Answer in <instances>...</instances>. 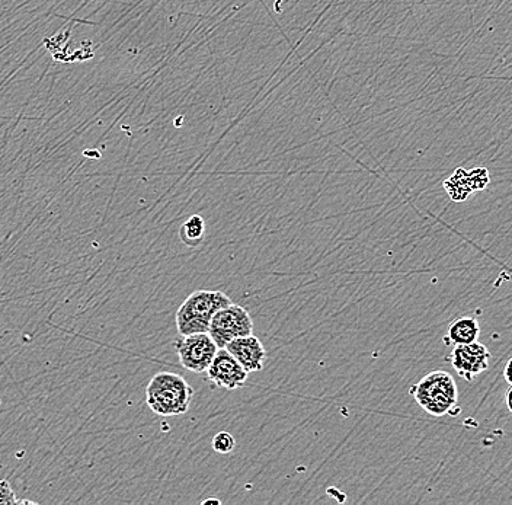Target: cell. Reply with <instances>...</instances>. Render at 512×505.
I'll list each match as a JSON object with an SVG mask.
<instances>
[{
    "label": "cell",
    "instance_id": "277c9868",
    "mask_svg": "<svg viewBox=\"0 0 512 505\" xmlns=\"http://www.w3.org/2000/svg\"><path fill=\"white\" fill-rule=\"evenodd\" d=\"M252 332L254 321L251 313L233 302L214 313L208 328V334L219 348H226L230 341L252 335Z\"/></svg>",
    "mask_w": 512,
    "mask_h": 505
},
{
    "label": "cell",
    "instance_id": "e0dca14e",
    "mask_svg": "<svg viewBox=\"0 0 512 505\" xmlns=\"http://www.w3.org/2000/svg\"><path fill=\"white\" fill-rule=\"evenodd\" d=\"M201 504H203V505H207V504L220 505V504H222V501L216 500V498H210V500L203 501V503H201Z\"/></svg>",
    "mask_w": 512,
    "mask_h": 505
},
{
    "label": "cell",
    "instance_id": "5b68a950",
    "mask_svg": "<svg viewBox=\"0 0 512 505\" xmlns=\"http://www.w3.org/2000/svg\"><path fill=\"white\" fill-rule=\"evenodd\" d=\"M175 350L179 363L185 370L204 373L207 372L219 347L208 332H200V334L181 335V338L175 341Z\"/></svg>",
    "mask_w": 512,
    "mask_h": 505
},
{
    "label": "cell",
    "instance_id": "4fadbf2b",
    "mask_svg": "<svg viewBox=\"0 0 512 505\" xmlns=\"http://www.w3.org/2000/svg\"><path fill=\"white\" fill-rule=\"evenodd\" d=\"M469 181L470 185H472L473 193H479V191L486 190V188H488L489 182H491L488 169H472V171H469Z\"/></svg>",
    "mask_w": 512,
    "mask_h": 505
},
{
    "label": "cell",
    "instance_id": "7a4b0ae2",
    "mask_svg": "<svg viewBox=\"0 0 512 505\" xmlns=\"http://www.w3.org/2000/svg\"><path fill=\"white\" fill-rule=\"evenodd\" d=\"M409 392L414 396L416 404L432 417L459 414V388L450 373L443 370L428 373Z\"/></svg>",
    "mask_w": 512,
    "mask_h": 505
},
{
    "label": "cell",
    "instance_id": "5bb4252c",
    "mask_svg": "<svg viewBox=\"0 0 512 505\" xmlns=\"http://www.w3.org/2000/svg\"><path fill=\"white\" fill-rule=\"evenodd\" d=\"M18 503L14 489L8 481H0V505H11Z\"/></svg>",
    "mask_w": 512,
    "mask_h": 505
},
{
    "label": "cell",
    "instance_id": "2e32d148",
    "mask_svg": "<svg viewBox=\"0 0 512 505\" xmlns=\"http://www.w3.org/2000/svg\"><path fill=\"white\" fill-rule=\"evenodd\" d=\"M505 404H507L508 411L512 414V386L511 389H508L507 393H505Z\"/></svg>",
    "mask_w": 512,
    "mask_h": 505
},
{
    "label": "cell",
    "instance_id": "3957f363",
    "mask_svg": "<svg viewBox=\"0 0 512 505\" xmlns=\"http://www.w3.org/2000/svg\"><path fill=\"white\" fill-rule=\"evenodd\" d=\"M230 303L232 300L229 296L214 290H198L190 294L176 312V328L179 334L208 332L214 313Z\"/></svg>",
    "mask_w": 512,
    "mask_h": 505
},
{
    "label": "cell",
    "instance_id": "9a60e30c",
    "mask_svg": "<svg viewBox=\"0 0 512 505\" xmlns=\"http://www.w3.org/2000/svg\"><path fill=\"white\" fill-rule=\"evenodd\" d=\"M504 377L505 380H507L508 385L512 386V357L508 360V363L505 364Z\"/></svg>",
    "mask_w": 512,
    "mask_h": 505
},
{
    "label": "cell",
    "instance_id": "ba28073f",
    "mask_svg": "<svg viewBox=\"0 0 512 505\" xmlns=\"http://www.w3.org/2000/svg\"><path fill=\"white\" fill-rule=\"evenodd\" d=\"M226 350L238 360V363L246 372L255 373L264 370L267 351L255 335H246V337H239L230 341L226 345Z\"/></svg>",
    "mask_w": 512,
    "mask_h": 505
},
{
    "label": "cell",
    "instance_id": "8fae6325",
    "mask_svg": "<svg viewBox=\"0 0 512 505\" xmlns=\"http://www.w3.org/2000/svg\"><path fill=\"white\" fill-rule=\"evenodd\" d=\"M206 220L200 214H194L179 230L181 241L190 248H197L206 239Z\"/></svg>",
    "mask_w": 512,
    "mask_h": 505
},
{
    "label": "cell",
    "instance_id": "8992f818",
    "mask_svg": "<svg viewBox=\"0 0 512 505\" xmlns=\"http://www.w3.org/2000/svg\"><path fill=\"white\" fill-rule=\"evenodd\" d=\"M491 359V351L478 341L472 344L454 345L450 357L451 366L456 370L457 375L467 382H473L480 373L486 372Z\"/></svg>",
    "mask_w": 512,
    "mask_h": 505
},
{
    "label": "cell",
    "instance_id": "30bf717a",
    "mask_svg": "<svg viewBox=\"0 0 512 505\" xmlns=\"http://www.w3.org/2000/svg\"><path fill=\"white\" fill-rule=\"evenodd\" d=\"M444 190L447 191L448 197L456 203L466 201L473 194L469 171L464 168L456 169V172L444 181Z\"/></svg>",
    "mask_w": 512,
    "mask_h": 505
},
{
    "label": "cell",
    "instance_id": "52a82bcc",
    "mask_svg": "<svg viewBox=\"0 0 512 505\" xmlns=\"http://www.w3.org/2000/svg\"><path fill=\"white\" fill-rule=\"evenodd\" d=\"M206 373L210 382L226 391L242 388L249 376V373L240 366L238 360L226 348H219Z\"/></svg>",
    "mask_w": 512,
    "mask_h": 505
},
{
    "label": "cell",
    "instance_id": "9c48e42d",
    "mask_svg": "<svg viewBox=\"0 0 512 505\" xmlns=\"http://www.w3.org/2000/svg\"><path fill=\"white\" fill-rule=\"evenodd\" d=\"M480 337V325L478 319L472 316H463L456 319L447 329V337L444 343L453 345H464L476 343Z\"/></svg>",
    "mask_w": 512,
    "mask_h": 505
},
{
    "label": "cell",
    "instance_id": "7c38bea8",
    "mask_svg": "<svg viewBox=\"0 0 512 505\" xmlns=\"http://www.w3.org/2000/svg\"><path fill=\"white\" fill-rule=\"evenodd\" d=\"M213 449L216 450L220 455H229L235 450L236 440L232 434L227 433V431H222V433L216 434L213 439Z\"/></svg>",
    "mask_w": 512,
    "mask_h": 505
},
{
    "label": "cell",
    "instance_id": "6da1fadb",
    "mask_svg": "<svg viewBox=\"0 0 512 505\" xmlns=\"http://www.w3.org/2000/svg\"><path fill=\"white\" fill-rule=\"evenodd\" d=\"M194 389L184 377L172 372H160L152 377L146 389V401L152 412L160 417L187 414Z\"/></svg>",
    "mask_w": 512,
    "mask_h": 505
}]
</instances>
